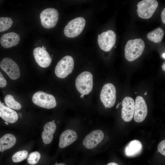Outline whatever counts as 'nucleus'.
<instances>
[{
    "instance_id": "37",
    "label": "nucleus",
    "mask_w": 165,
    "mask_h": 165,
    "mask_svg": "<svg viewBox=\"0 0 165 165\" xmlns=\"http://www.w3.org/2000/svg\"><path fill=\"white\" fill-rule=\"evenodd\" d=\"M5 123L6 124V125H8V123L6 122H5Z\"/></svg>"
},
{
    "instance_id": "28",
    "label": "nucleus",
    "mask_w": 165,
    "mask_h": 165,
    "mask_svg": "<svg viewBox=\"0 0 165 165\" xmlns=\"http://www.w3.org/2000/svg\"><path fill=\"white\" fill-rule=\"evenodd\" d=\"M161 18L162 22L165 24V8H164L161 13Z\"/></svg>"
},
{
    "instance_id": "24",
    "label": "nucleus",
    "mask_w": 165,
    "mask_h": 165,
    "mask_svg": "<svg viewBox=\"0 0 165 165\" xmlns=\"http://www.w3.org/2000/svg\"><path fill=\"white\" fill-rule=\"evenodd\" d=\"M28 155V152L26 150H23L16 152L12 156V159L15 163L22 161L26 159Z\"/></svg>"
},
{
    "instance_id": "4",
    "label": "nucleus",
    "mask_w": 165,
    "mask_h": 165,
    "mask_svg": "<svg viewBox=\"0 0 165 165\" xmlns=\"http://www.w3.org/2000/svg\"><path fill=\"white\" fill-rule=\"evenodd\" d=\"M74 68V61L72 57L67 55L63 57L57 64L55 72L58 78H64L71 73Z\"/></svg>"
},
{
    "instance_id": "5",
    "label": "nucleus",
    "mask_w": 165,
    "mask_h": 165,
    "mask_svg": "<svg viewBox=\"0 0 165 165\" xmlns=\"http://www.w3.org/2000/svg\"><path fill=\"white\" fill-rule=\"evenodd\" d=\"M86 24L85 19L82 17L76 18L69 21L64 28L65 35L72 38L79 35L82 31Z\"/></svg>"
},
{
    "instance_id": "40",
    "label": "nucleus",
    "mask_w": 165,
    "mask_h": 165,
    "mask_svg": "<svg viewBox=\"0 0 165 165\" xmlns=\"http://www.w3.org/2000/svg\"><path fill=\"white\" fill-rule=\"evenodd\" d=\"M114 47H115V48H116V46H114Z\"/></svg>"
},
{
    "instance_id": "29",
    "label": "nucleus",
    "mask_w": 165,
    "mask_h": 165,
    "mask_svg": "<svg viewBox=\"0 0 165 165\" xmlns=\"http://www.w3.org/2000/svg\"><path fill=\"white\" fill-rule=\"evenodd\" d=\"M107 165H119L117 163H115L111 162L108 164Z\"/></svg>"
},
{
    "instance_id": "14",
    "label": "nucleus",
    "mask_w": 165,
    "mask_h": 165,
    "mask_svg": "<svg viewBox=\"0 0 165 165\" xmlns=\"http://www.w3.org/2000/svg\"><path fill=\"white\" fill-rule=\"evenodd\" d=\"M33 54L36 62L40 67L47 68L50 64L51 57L48 52L42 47L35 48L33 50Z\"/></svg>"
},
{
    "instance_id": "13",
    "label": "nucleus",
    "mask_w": 165,
    "mask_h": 165,
    "mask_svg": "<svg viewBox=\"0 0 165 165\" xmlns=\"http://www.w3.org/2000/svg\"><path fill=\"white\" fill-rule=\"evenodd\" d=\"M104 137L103 132L100 130L92 131L84 138L83 144L88 149H92L96 147L103 140Z\"/></svg>"
},
{
    "instance_id": "31",
    "label": "nucleus",
    "mask_w": 165,
    "mask_h": 165,
    "mask_svg": "<svg viewBox=\"0 0 165 165\" xmlns=\"http://www.w3.org/2000/svg\"><path fill=\"white\" fill-rule=\"evenodd\" d=\"M162 57L164 59L165 58V53H163V54L162 55Z\"/></svg>"
},
{
    "instance_id": "18",
    "label": "nucleus",
    "mask_w": 165,
    "mask_h": 165,
    "mask_svg": "<svg viewBox=\"0 0 165 165\" xmlns=\"http://www.w3.org/2000/svg\"><path fill=\"white\" fill-rule=\"evenodd\" d=\"M56 128V125L53 122H48L45 125L44 130L42 134V138L44 143L48 144L51 142Z\"/></svg>"
},
{
    "instance_id": "19",
    "label": "nucleus",
    "mask_w": 165,
    "mask_h": 165,
    "mask_svg": "<svg viewBox=\"0 0 165 165\" xmlns=\"http://www.w3.org/2000/svg\"><path fill=\"white\" fill-rule=\"evenodd\" d=\"M142 148V145L141 142L134 140L130 141L126 147L125 153L127 156H134L141 152Z\"/></svg>"
},
{
    "instance_id": "15",
    "label": "nucleus",
    "mask_w": 165,
    "mask_h": 165,
    "mask_svg": "<svg viewBox=\"0 0 165 165\" xmlns=\"http://www.w3.org/2000/svg\"><path fill=\"white\" fill-rule=\"evenodd\" d=\"M77 138V134L74 131L70 129L65 130L60 136L59 144V147L64 148L68 146L75 141Z\"/></svg>"
},
{
    "instance_id": "16",
    "label": "nucleus",
    "mask_w": 165,
    "mask_h": 165,
    "mask_svg": "<svg viewBox=\"0 0 165 165\" xmlns=\"http://www.w3.org/2000/svg\"><path fill=\"white\" fill-rule=\"evenodd\" d=\"M20 41V37L18 34L11 32L3 35L1 37L0 42L4 48H9L18 44Z\"/></svg>"
},
{
    "instance_id": "1",
    "label": "nucleus",
    "mask_w": 165,
    "mask_h": 165,
    "mask_svg": "<svg viewBox=\"0 0 165 165\" xmlns=\"http://www.w3.org/2000/svg\"><path fill=\"white\" fill-rule=\"evenodd\" d=\"M145 47L144 42L140 38L129 40L125 47V56L126 59L129 61L136 60L141 55Z\"/></svg>"
},
{
    "instance_id": "32",
    "label": "nucleus",
    "mask_w": 165,
    "mask_h": 165,
    "mask_svg": "<svg viewBox=\"0 0 165 165\" xmlns=\"http://www.w3.org/2000/svg\"><path fill=\"white\" fill-rule=\"evenodd\" d=\"M54 165H65V164L63 163H60L58 164H56Z\"/></svg>"
},
{
    "instance_id": "41",
    "label": "nucleus",
    "mask_w": 165,
    "mask_h": 165,
    "mask_svg": "<svg viewBox=\"0 0 165 165\" xmlns=\"http://www.w3.org/2000/svg\"><path fill=\"white\" fill-rule=\"evenodd\" d=\"M135 94H137V92H135Z\"/></svg>"
},
{
    "instance_id": "36",
    "label": "nucleus",
    "mask_w": 165,
    "mask_h": 165,
    "mask_svg": "<svg viewBox=\"0 0 165 165\" xmlns=\"http://www.w3.org/2000/svg\"><path fill=\"white\" fill-rule=\"evenodd\" d=\"M4 104L3 103H1V101H0V105H4Z\"/></svg>"
},
{
    "instance_id": "34",
    "label": "nucleus",
    "mask_w": 165,
    "mask_h": 165,
    "mask_svg": "<svg viewBox=\"0 0 165 165\" xmlns=\"http://www.w3.org/2000/svg\"><path fill=\"white\" fill-rule=\"evenodd\" d=\"M42 48L44 50H46V47L44 46H42Z\"/></svg>"
},
{
    "instance_id": "21",
    "label": "nucleus",
    "mask_w": 165,
    "mask_h": 165,
    "mask_svg": "<svg viewBox=\"0 0 165 165\" xmlns=\"http://www.w3.org/2000/svg\"><path fill=\"white\" fill-rule=\"evenodd\" d=\"M164 35L163 30L160 28H158L149 32L147 35V37L150 40L158 43L162 40Z\"/></svg>"
},
{
    "instance_id": "2",
    "label": "nucleus",
    "mask_w": 165,
    "mask_h": 165,
    "mask_svg": "<svg viewBox=\"0 0 165 165\" xmlns=\"http://www.w3.org/2000/svg\"><path fill=\"white\" fill-rule=\"evenodd\" d=\"M75 85L79 93L84 95L88 94L92 91L93 87V76L90 72L85 71L77 77Z\"/></svg>"
},
{
    "instance_id": "20",
    "label": "nucleus",
    "mask_w": 165,
    "mask_h": 165,
    "mask_svg": "<svg viewBox=\"0 0 165 165\" xmlns=\"http://www.w3.org/2000/svg\"><path fill=\"white\" fill-rule=\"evenodd\" d=\"M16 141L15 137L13 134H7L0 138V152H3L12 147Z\"/></svg>"
},
{
    "instance_id": "27",
    "label": "nucleus",
    "mask_w": 165,
    "mask_h": 165,
    "mask_svg": "<svg viewBox=\"0 0 165 165\" xmlns=\"http://www.w3.org/2000/svg\"><path fill=\"white\" fill-rule=\"evenodd\" d=\"M6 85V80L0 72V87H5Z\"/></svg>"
},
{
    "instance_id": "39",
    "label": "nucleus",
    "mask_w": 165,
    "mask_h": 165,
    "mask_svg": "<svg viewBox=\"0 0 165 165\" xmlns=\"http://www.w3.org/2000/svg\"><path fill=\"white\" fill-rule=\"evenodd\" d=\"M100 35V34H98V37Z\"/></svg>"
},
{
    "instance_id": "17",
    "label": "nucleus",
    "mask_w": 165,
    "mask_h": 165,
    "mask_svg": "<svg viewBox=\"0 0 165 165\" xmlns=\"http://www.w3.org/2000/svg\"><path fill=\"white\" fill-rule=\"evenodd\" d=\"M0 117L6 122L11 123H15L18 118L16 112L4 105H0Z\"/></svg>"
},
{
    "instance_id": "11",
    "label": "nucleus",
    "mask_w": 165,
    "mask_h": 165,
    "mask_svg": "<svg viewBox=\"0 0 165 165\" xmlns=\"http://www.w3.org/2000/svg\"><path fill=\"white\" fill-rule=\"evenodd\" d=\"M147 107L144 98L137 96L134 102V118L137 123L142 122L145 119L147 114Z\"/></svg>"
},
{
    "instance_id": "26",
    "label": "nucleus",
    "mask_w": 165,
    "mask_h": 165,
    "mask_svg": "<svg viewBox=\"0 0 165 165\" xmlns=\"http://www.w3.org/2000/svg\"><path fill=\"white\" fill-rule=\"evenodd\" d=\"M165 140H164L161 141L158 146V151L162 155L165 156Z\"/></svg>"
},
{
    "instance_id": "7",
    "label": "nucleus",
    "mask_w": 165,
    "mask_h": 165,
    "mask_svg": "<svg viewBox=\"0 0 165 165\" xmlns=\"http://www.w3.org/2000/svg\"><path fill=\"white\" fill-rule=\"evenodd\" d=\"M100 97L105 107L110 108L113 107L116 99V90L114 86L111 83L105 84L102 89Z\"/></svg>"
},
{
    "instance_id": "9",
    "label": "nucleus",
    "mask_w": 165,
    "mask_h": 165,
    "mask_svg": "<svg viewBox=\"0 0 165 165\" xmlns=\"http://www.w3.org/2000/svg\"><path fill=\"white\" fill-rule=\"evenodd\" d=\"M0 66L12 80H16L19 77V68L17 64L12 59L8 57L3 58L0 62Z\"/></svg>"
},
{
    "instance_id": "6",
    "label": "nucleus",
    "mask_w": 165,
    "mask_h": 165,
    "mask_svg": "<svg viewBox=\"0 0 165 165\" xmlns=\"http://www.w3.org/2000/svg\"><path fill=\"white\" fill-rule=\"evenodd\" d=\"M158 5L156 0H143L137 5V12L139 16L142 18L148 19L152 16Z\"/></svg>"
},
{
    "instance_id": "12",
    "label": "nucleus",
    "mask_w": 165,
    "mask_h": 165,
    "mask_svg": "<svg viewBox=\"0 0 165 165\" xmlns=\"http://www.w3.org/2000/svg\"><path fill=\"white\" fill-rule=\"evenodd\" d=\"M122 105L121 117L127 122L130 121L133 118L134 109V101L131 97H126L123 100Z\"/></svg>"
},
{
    "instance_id": "3",
    "label": "nucleus",
    "mask_w": 165,
    "mask_h": 165,
    "mask_svg": "<svg viewBox=\"0 0 165 165\" xmlns=\"http://www.w3.org/2000/svg\"><path fill=\"white\" fill-rule=\"evenodd\" d=\"M32 100L35 105L46 109L53 108L57 105L55 98L53 95L42 91L36 92L32 97Z\"/></svg>"
},
{
    "instance_id": "35",
    "label": "nucleus",
    "mask_w": 165,
    "mask_h": 165,
    "mask_svg": "<svg viewBox=\"0 0 165 165\" xmlns=\"http://www.w3.org/2000/svg\"><path fill=\"white\" fill-rule=\"evenodd\" d=\"M84 96V95H83V94H82L81 96H80V97H81V98H83V97Z\"/></svg>"
},
{
    "instance_id": "8",
    "label": "nucleus",
    "mask_w": 165,
    "mask_h": 165,
    "mask_svg": "<svg viewBox=\"0 0 165 165\" xmlns=\"http://www.w3.org/2000/svg\"><path fill=\"white\" fill-rule=\"evenodd\" d=\"M58 16V11L54 8H48L44 9L40 14L41 24L46 28L54 27L57 22Z\"/></svg>"
},
{
    "instance_id": "33",
    "label": "nucleus",
    "mask_w": 165,
    "mask_h": 165,
    "mask_svg": "<svg viewBox=\"0 0 165 165\" xmlns=\"http://www.w3.org/2000/svg\"><path fill=\"white\" fill-rule=\"evenodd\" d=\"M121 104V103H119L117 105V106L116 107V108H118L119 107V105H120V104Z\"/></svg>"
},
{
    "instance_id": "10",
    "label": "nucleus",
    "mask_w": 165,
    "mask_h": 165,
    "mask_svg": "<svg viewBox=\"0 0 165 165\" xmlns=\"http://www.w3.org/2000/svg\"><path fill=\"white\" fill-rule=\"evenodd\" d=\"M116 35L111 30H108L101 33L98 37L97 42L100 48L105 51L111 50L114 46L116 41Z\"/></svg>"
},
{
    "instance_id": "22",
    "label": "nucleus",
    "mask_w": 165,
    "mask_h": 165,
    "mask_svg": "<svg viewBox=\"0 0 165 165\" xmlns=\"http://www.w3.org/2000/svg\"><path fill=\"white\" fill-rule=\"evenodd\" d=\"M4 101L7 106L11 109L19 110L21 108L20 104L16 101L11 95H6L4 98Z\"/></svg>"
},
{
    "instance_id": "38",
    "label": "nucleus",
    "mask_w": 165,
    "mask_h": 165,
    "mask_svg": "<svg viewBox=\"0 0 165 165\" xmlns=\"http://www.w3.org/2000/svg\"><path fill=\"white\" fill-rule=\"evenodd\" d=\"M147 94V93H145L144 94H145V95H146Z\"/></svg>"
},
{
    "instance_id": "25",
    "label": "nucleus",
    "mask_w": 165,
    "mask_h": 165,
    "mask_svg": "<svg viewBox=\"0 0 165 165\" xmlns=\"http://www.w3.org/2000/svg\"><path fill=\"white\" fill-rule=\"evenodd\" d=\"M41 157L39 152L35 151L30 153L27 159L28 163L30 165H34L38 163Z\"/></svg>"
},
{
    "instance_id": "23",
    "label": "nucleus",
    "mask_w": 165,
    "mask_h": 165,
    "mask_svg": "<svg viewBox=\"0 0 165 165\" xmlns=\"http://www.w3.org/2000/svg\"><path fill=\"white\" fill-rule=\"evenodd\" d=\"M13 24V21L8 17H0V32L6 31L10 28Z\"/></svg>"
},
{
    "instance_id": "30",
    "label": "nucleus",
    "mask_w": 165,
    "mask_h": 165,
    "mask_svg": "<svg viewBox=\"0 0 165 165\" xmlns=\"http://www.w3.org/2000/svg\"><path fill=\"white\" fill-rule=\"evenodd\" d=\"M162 69L163 71L165 70V62H163V65L162 66Z\"/></svg>"
}]
</instances>
